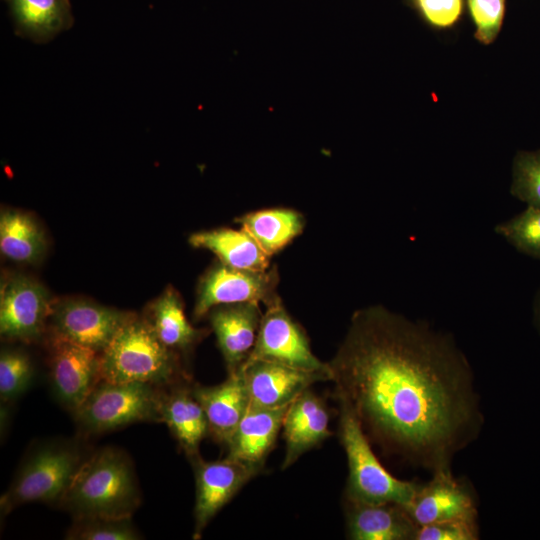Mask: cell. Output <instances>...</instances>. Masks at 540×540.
Here are the masks:
<instances>
[{"label":"cell","mask_w":540,"mask_h":540,"mask_svg":"<svg viewBox=\"0 0 540 540\" xmlns=\"http://www.w3.org/2000/svg\"><path fill=\"white\" fill-rule=\"evenodd\" d=\"M278 270L274 265L267 270L235 268L217 261L201 277L193 310L200 319L220 305L262 302L265 306L279 298Z\"/></svg>","instance_id":"7"},{"label":"cell","mask_w":540,"mask_h":540,"mask_svg":"<svg viewBox=\"0 0 540 540\" xmlns=\"http://www.w3.org/2000/svg\"><path fill=\"white\" fill-rule=\"evenodd\" d=\"M33 365L20 349H4L0 355V396L2 402L16 399L31 384Z\"/></svg>","instance_id":"28"},{"label":"cell","mask_w":540,"mask_h":540,"mask_svg":"<svg viewBox=\"0 0 540 540\" xmlns=\"http://www.w3.org/2000/svg\"><path fill=\"white\" fill-rule=\"evenodd\" d=\"M410 1L414 3V0H410Z\"/></svg>","instance_id":"34"},{"label":"cell","mask_w":540,"mask_h":540,"mask_svg":"<svg viewBox=\"0 0 540 540\" xmlns=\"http://www.w3.org/2000/svg\"><path fill=\"white\" fill-rule=\"evenodd\" d=\"M15 33L37 44L53 40L74 22L70 0H4Z\"/></svg>","instance_id":"21"},{"label":"cell","mask_w":540,"mask_h":540,"mask_svg":"<svg viewBox=\"0 0 540 540\" xmlns=\"http://www.w3.org/2000/svg\"><path fill=\"white\" fill-rule=\"evenodd\" d=\"M46 248L45 236L36 221L16 210H4L0 216V250L19 263L39 260Z\"/></svg>","instance_id":"25"},{"label":"cell","mask_w":540,"mask_h":540,"mask_svg":"<svg viewBox=\"0 0 540 540\" xmlns=\"http://www.w3.org/2000/svg\"><path fill=\"white\" fill-rule=\"evenodd\" d=\"M58 503L74 519L132 517L141 493L130 458L114 447L95 451L84 459Z\"/></svg>","instance_id":"2"},{"label":"cell","mask_w":540,"mask_h":540,"mask_svg":"<svg viewBox=\"0 0 540 540\" xmlns=\"http://www.w3.org/2000/svg\"><path fill=\"white\" fill-rule=\"evenodd\" d=\"M189 243L213 252L219 261L235 268L262 271L271 267V257L242 228L196 232L189 237Z\"/></svg>","instance_id":"22"},{"label":"cell","mask_w":540,"mask_h":540,"mask_svg":"<svg viewBox=\"0 0 540 540\" xmlns=\"http://www.w3.org/2000/svg\"><path fill=\"white\" fill-rule=\"evenodd\" d=\"M425 19L437 27L453 25L461 15L462 0H414Z\"/></svg>","instance_id":"32"},{"label":"cell","mask_w":540,"mask_h":540,"mask_svg":"<svg viewBox=\"0 0 540 540\" xmlns=\"http://www.w3.org/2000/svg\"><path fill=\"white\" fill-rule=\"evenodd\" d=\"M262 312L259 303L220 305L208 312L227 373H237L255 345Z\"/></svg>","instance_id":"15"},{"label":"cell","mask_w":540,"mask_h":540,"mask_svg":"<svg viewBox=\"0 0 540 540\" xmlns=\"http://www.w3.org/2000/svg\"><path fill=\"white\" fill-rule=\"evenodd\" d=\"M495 231L517 251L540 259V208L527 206L513 218L498 224Z\"/></svg>","instance_id":"27"},{"label":"cell","mask_w":540,"mask_h":540,"mask_svg":"<svg viewBox=\"0 0 540 540\" xmlns=\"http://www.w3.org/2000/svg\"><path fill=\"white\" fill-rule=\"evenodd\" d=\"M134 316L94 302L67 299L53 304L48 322L51 334L101 354Z\"/></svg>","instance_id":"9"},{"label":"cell","mask_w":540,"mask_h":540,"mask_svg":"<svg viewBox=\"0 0 540 540\" xmlns=\"http://www.w3.org/2000/svg\"><path fill=\"white\" fill-rule=\"evenodd\" d=\"M162 387L100 380L73 413L83 434H99L144 421L161 422Z\"/></svg>","instance_id":"6"},{"label":"cell","mask_w":540,"mask_h":540,"mask_svg":"<svg viewBox=\"0 0 540 540\" xmlns=\"http://www.w3.org/2000/svg\"><path fill=\"white\" fill-rule=\"evenodd\" d=\"M69 540H138L141 534L132 517H89L74 519L66 533Z\"/></svg>","instance_id":"26"},{"label":"cell","mask_w":540,"mask_h":540,"mask_svg":"<svg viewBox=\"0 0 540 540\" xmlns=\"http://www.w3.org/2000/svg\"><path fill=\"white\" fill-rule=\"evenodd\" d=\"M160 417L187 457L192 460L199 456V446L209 433V426L189 382H177L162 392Z\"/></svg>","instance_id":"20"},{"label":"cell","mask_w":540,"mask_h":540,"mask_svg":"<svg viewBox=\"0 0 540 540\" xmlns=\"http://www.w3.org/2000/svg\"><path fill=\"white\" fill-rule=\"evenodd\" d=\"M288 407L250 405L226 443V457L263 467L275 445Z\"/></svg>","instance_id":"17"},{"label":"cell","mask_w":540,"mask_h":540,"mask_svg":"<svg viewBox=\"0 0 540 540\" xmlns=\"http://www.w3.org/2000/svg\"><path fill=\"white\" fill-rule=\"evenodd\" d=\"M192 391L205 412L209 433L226 445L250 406L241 373L228 375L225 381L214 386L195 384Z\"/></svg>","instance_id":"19"},{"label":"cell","mask_w":540,"mask_h":540,"mask_svg":"<svg viewBox=\"0 0 540 540\" xmlns=\"http://www.w3.org/2000/svg\"><path fill=\"white\" fill-rule=\"evenodd\" d=\"M195 474L193 539H199L212 518L263 467L225 457L204 461L200 455L191 460Z\"/></svg>","instance_id":"10"},{"label":"cell","mask_w":540,"mask_h":540,"mask_svg":"<svg viewBox=\"0 0 540 540\" xmlns=\"http://www.w3.org/2000/svg\"><path fill=\"white\" fill-rule=\"evenodd\" d=\"M52 306L41 284L22 275L12 277L1 289V336L24 342L38 339L44 332Z\"/></svg>","instance_id":"12"},{"label":"cell","mask_w":540,"mask_h":540,"mask_svg":"<svg viewBox=\"0 0 540 540\" xmlns=\"http://www.w3.org/2000/svg\"><path fill=\"white\" fill-rule=\"evenodd\" d=\"M86 457L75 442L49 441L25 458L2 495V513L30 502H59Z\"/></svg>","instance_id":"5"},{"label":"cell","mask_w":540,"mask_h":540,"mask_svg":"<svg viewBox=\"0 0 540 540\" xmlns=\"http://www.w3.org/2000/svg\"><path fill=\"white\" fill-rule=\"evenodd\" d=\"M533 321L536 329L540 333V288L537 291L533 302Z\"/></svg>","instance_id":"33"},{"label":"cell","mask_w":540,"mask_h":540,"mask_svg":"<svg viewBox=\"0 0 540 540\" xmlns=\"http://www.w3.org/2000/svg\"><path fill=\"white\" fill-rule=\"evenodd\" d=\"M467 3L476 26V38L490 44L501 29L505 0H467Z\"/></svg>","instance_id":"30"},{"label":"cell","mask_w":540,"mask_h":540,"mask_svg":"<svg viewBox=\"0 0 540 540\" xmlns=\"http://www.w3.org/2000/svg\"><path fill=\"white\" fill-rule=\"evenodd\" d=\"M510 191L527 206L540 208V149L517 153L513 161Z\"/></svg>","instance_id":"29"},{"label":"cell","mask_w":540,"mask_h":540,"mask_svg":"<svg viewBox=\"0 0 540 540\" xmlns=\"http://www.w3.org/2000/svg\"><path fill=\"white\" fill-rule=\"evenodd\" d=\"M285 456L282 469L331 436L329 413L323 400L307 389L289 405L283 419Z\"/></svg>","instance_id":"16"},{"label":"cell","mask_w":540,"mask_h":540,"mask_svg":"<svg viewBox=\"0 0 540 540\" xmlns=\"http://www.w3.org/2000/svg\"><path fill=\"white\" fill-rule=\"evenodd\" d=\"M408 512L418 527L478 519L477 501L471 486L454 477L450 468L437 469L428 482L420 483Z\"/></svg>","instance_id":"13"},{"label":"cell","mask_w":540,"mask_h":540,"mask_svg":"<svg viewBox=\"0 0 540 540\" xmlns=\"http://www.w3.org/2000/svg\"><path fill=\"white\" fill-rule=\"evenodd\" d=\"M236 221L270 257L300 235L305 226L304 216L289 208L258 210L244 214Z\"/></svg>","instance_id":"23"},{"label":"cell","mask_w":540,"mask_h":540,"mask_svg":"<svg viewBox=\"0 0 540 540\" xmlns=\"http://www.w3.org/2000/svg\"><path fill=\"white\" fill-rule=\"evenodd\" d=\"M347 536L352 540H415L417 524L395 503L346 501Z\"/></svg>","instance_id":"18"},{"label":"cell","mask_w":540,"mask_h":540,"mask_svg":"<svg viewBox=\"0 0 540 540\" xmlns=\"http://www.w3.org/2000/svg\"><path fill=\"white\" fill-rule=\"evenodd\" d=\"M339 403L368 438L431 472L482 425L479 397L465 355L453 338L381 305L359 309L328 362Z\"/></svg>","instance_id":"1"},{"label":"cell","mask_w":540,"mask_h":540,"mask_svg":"<svg viewBox=\"0 0 540 540\" xmlns=\"http://www.w3.org/2000/svg\"><path fill=\"white\" fill-rule=\"evenodd\" d=\"M149 322L159 340L173 351H188L208 334L189 323L181 298L171 287L153 304Z\"/></svg>","instance_id":"24"},{"label":"cell","mask_w":540,"mask_h":540,"mask_svg":"<svg viewBox=\"0 0 540 540\" xmlns=\"http://www.w3.org/2000/svg\"><path fill=\"white\" fill-rule=\"evenodd\" d=\"M245 382L250 405L278 408L290 405L317 382L331 381V375L268 361H247L238 371Z\"/></svg>","instance_id":"14"},{"label":"cell","mask_w":540,"mask_h":540,"mask_svg":"<svg viewBox=\"0 0 540 540\" xmlns=\"http://www.w3.org/2000/svg\"><path fill=\"white\" fill-rule=\"evenodd\" d=\"M49 368L55 396L73 413L101 380L99 353L54 334L49 340Z\"/></svg>","instance_id":"11"},{"label":"cell","mask_w":540,"mask_h":540,"mask_svg":"<svg viewBox=\"0 0 540 540\" xmlns=\"http://www.w3.org/2000/svg\"><path fill=\"white\" fill-rule=\"evenodd\" d=\"M100 378L113 383L143 382L159 387L186 379L173 350L148 320L134 316L100 354Z\"/></svg>","instance_id":"3"},{"label":"cell","mask_w":540,"mask_h":540,"mask_svg":"<svg viewBox=\"0 0 540 540\" xmlns=\"http://www.w3.org/2000/svg\"><path fill=\"white\" fill-rule=\"evenodd\" d=\"M265 307L255 345L246 362L268 360L331 375L329 364L313 354L305 331L289 315L281 298Z\"/></svg>","instance_id":"8"},{"label":"cell","mask_w":540,"mask_h":540,"mask_svg":"<svg viewBox=\"0 0 540 540\" xmlns=\"http://www.w3.org/2000/svg\"><path fill=\"white\" fill-rule=\"evenodd\" d=\"M339 437L348 463L346 501L395 503L408 510L420 483L398 479L384 468L360 421L343 403H340Z\"/></svg>","instance_id":"4"},{"label":"cell","mask_w":540,"mask_h":540,"mask_svg":"<svg viewBox=\"0 0 540 540\" xmlns=\"http://www.w3.org/2000/svg\"><path fill=\"white\" fill-rule=\"evenodd\" d=\"M478 520H453L420 526L415 540H477Z\"/></svg>","instance_id":"31"}]
</instances>
